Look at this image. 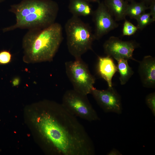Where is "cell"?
I'll return each instance as SVG.
<instances>
[{
  "label": "cell",
  "mask_w": 155,
  "mask_h": 155,
  "mask_svg": "<svg viewBox=\"0 0 155 155\" xmlns=\"http://www.w3.org/2000/svg\"><path fill=\"white\" fill-rule=\"evenodd\" d=\"M36 116V125L42 139L58 155H93V142L75 117L61 104L44 102Z\"/></svg>",
  "instance_id": "obj_1"
},
{
  "label": "cell",
  "mask_w": 155,
  "mask_h": 155,
  "mask_svg": "<svg viewBox=\"0 0 155 155\" xmlns=\"http://www.w3.org/2000/svg\"><path fill=\"white\" fill-rule=\"evenodd\" d=\"M61 25L55 22L43 29L29 30L22 41L23 60L26 63L52 61L63 39Z\"/></svg>",
  "instance_id": "obj_2"
},
{
  "label": "cell",
  "mask_w": 155,
  "mask_h": 155,
  "mask_svg": "<svg viewBox=\"0 0 155 155\" xmlns=\"http://www.w3.org/2000/svg\"><path fill=\"white\" fill-rule=\"evenodd\" d=\"M59 10L58 4L53 0H22L10 6L9 11L15 14L16 22L3 31L46 28L55 22Z\"/></svg>",
  "instance_id": "obj_3"
},
{
  "label": "cell",
  "mask_w": 155,
  "mask_h": 155,
  "mask_svg": "<svg viewBox=\"0 0 155 155\" xmlns=\"http://www.w3.org/2000/svg\"><path fill=\"white\" fill-rule=\"evenodd\" d=\"M65 27L68 50L75 59L81 58L92 49L95 38L89 24L79 17L73 16L68 20Z\"/></svg>",
  "instance_id": "obj_4"
},
{
  "label": "cell",
  "mask_w": 155,
  "mask_h": 155,
  "mask_svg": "<svg viewBox=\"0 0 155 155\" xmlns=\"http://www.w3.org/2000/svg\"><path fill=\"white\" fill-rule=\"evenodd\" d=\"M66 74L73 90L84 95L91 94L94 88V77L81 58L65 63Z\"/></svg>",
  "instance_id": "obj_5"
},
{
  "label": "cell",
  "mask_w": 155,
  "mask_h": 155,
  "mask_svg": "<svg viewBox=\"0 0 155 155\" xmlns=\"http://www.w3.org/2000/svg\"><path fill=\"white\" fill-rule=\"evenodd\" d=\"M61 104L68 112L75 117L90 122L100 119L87 95L73 89L67 90L65 92L62 97Z\"/></svg>",
  "instance_id": "obj_6"
},
{
  "label": "cell",
  "mask_w": 155,
  "mask_h": 155,
  "mask_svg": "<svg viewBox=\"0 0 155 155\" xmlns=\"http://www.w3.org/2000/svg\"><path fill=\"white\" fill-rule=\"evenodd\" d=\"M139 46L134 41H124L118 37L112 36L105 42L103 47L107 55L116 60L124 59L137 61L133 58V53Z\"/></svg>",
  "instance_id": "obj_7"
},
{
  "label": "cell",
  "mask_w": 155,
  "mask_h": 155,
  "mask_svg": "<svg viewBox=\"0 0 155 155\" xmlns=\"http://www.w3.org/2000/svg\"><path fill=\"white\" fill-rule=\"evenodd\" d=\"M91 94L100 107L106 113H121L122 107L120 94L113 87L105 90L94 88Z\"/></svg>",
  "instance_id": "obj_8"
},
{
  "label": "cell",
  "mask_w": 155,
  "mask_h": 155,
  "mask_svg": "<svg viewBox=\"0 0 155 155\" xmlns=\"http://www.w3.org/2000/svg\"><path fill=\"white\" fill-rule=\"evenodd\" d=\"M98 3L97 8L92 15L95 26L94 34L97 40L118 26L104 2Z\"/></svg>",
  "instance_id": "obj_9"
},
{
  "label": "cell",
  "mask_w": 155,
  "mask_h": 155,
  "mask_svg": "<svg viewBox=\"0 0 155 155\" xmlns=\"http://www.w3.org/2000/svg\"><path fill=\"white\" fill-rule=\"evenodd\" d=\"M139 62L138 72L143 86L155 87V58L150 55L144 57Z\"/></svg>",
  "instance_id": "obj_10"
},
{
  "label": "cell",
  "mask_w": 155,
  "mask_h": 155,
  "mask_svg": "<svg viewBox=\"0 0 155 155\" xmlns=\"http://www.w3.org/2000/svg\"><path fill=\"white\" fill-rule=\"evenodd\" d=\"M97 67L99 73L106 82L108 87H113L112 79L117 69L112 57L107 55L98 57Z\"/></svg>",
  "instance_id": "obj_11"
},
{
  "label": "cell",
  "mask_w": 155,
  "mask_h": 155,
  "mask_svg": "<svg viewBox=\"0 0 155 155\" xmlns=\"http://www.w3.org/2000/svg\"><path fill=\"white\" fill-rule=\"evenodd\" d=\"M104 2L116 21L125 19L127 1L125 0H104Z\"/></svg>",
  "instance_id": "obj_12"
},
{
  "label": "cell",
  "mask_w": 155,
  "mask_h": 155,
  "mask_svg": "<svg viewBox=\"0 0 155 155\" xmlns=\"http://www.w3.org/2000/svg\"><path fill=\"white\" fill-rule=\"evenodd\" d=\"M68 9L73 16L78 17L92 15L94 11L90 3L86 0H69Z\"/></svg>",
  "instance_id": "obj_13"
},
{
  "label": "cell",
  "mask_w": 155,
  "mask_h": 155,
  "mask_svg": "<svg viewBox=\"0 0 155 155\" xmlns=\"http://www.w3.org/2000/svg\"><path fill=\"white\" fill-rule=\"evenodd\" d=\"M117 62V71L119 72V80L121 85H125L134 73L132 68L129 66L128 60L121 59L116 60Z\"/></svg>",
  "instance_id": "obj_14"
},
{
  "label": "cell",
  "mask_w": 155,
  "mask_h": 155,
  "mask_svg": "<svg viewBox=\"0 0 155 155\" xmlns=\"http://www.w3.org/2000/svg\"><path fill=\"white\" fill-rule=\"evenodd\" d=\"M130 2L127 5L126 14L131 19H136L149 9V7L144 2H137L133 1Z\"/></svg>",
  "instance_id": "obj_15"
},
{
  "label": "cell",
  "mask_w": 155,
  "mask_h": 155,
  "mask_svg": "<svg viewBox=\"0 0 155 155\" xmlns=\"http://www.w3.org/2000/svg\"><path fill=\"white\" fill-rule=\"evenodd\" d=\"M135 20L137 22V27L138 29L142 30L154 21L151 18L150 13L145 12L138 16Z\"/></svg>",
  "instance_id": "obj_16"
},
{
  "label": "cell",
  "mask_w": 155,
  "mask_h": 155,
  "mask_svg": "<svg viewBox=\"0 0 155 155\" xmlns=\"http://www.w3.org/2000/svg\"><path fill=\"white\" fill-rule=\"evenodd\" d=\"M135 26L129 21L125 20L123 24V34L124 36H131L134 34L138 29Z\"/></svg>",
  "instance_id": "obj_17"
},
{
  "label": "cell",
  "mask_w": 155,
  "mask_h": 155,
  "mask_svg": "<svg viewBox=\"0 0 155 155\" xmlns=\"http://www.w3.org/2000/svg\"><path fill=\"white\" fill-rule=\"evenodd\" d=\"M145 102L147 106L150 109L152 114L155 116V92L148 94L145 98Z\"/></svg>",
  "instance_id": "obj_18"
},
{
  "label": "cell",
  "mask_w": 155,
  "mask_h": 155,
  "mask_svg": "<svg viewBox=\"0 0 155 155\" xmlns=\"http://www.w3.org/2000/svg\"><path fill=\"white\" fill-rule=\"evenodd\" d=\"M12 58V55L9 51L3 50L0 51V64H8L11 61Z\"/></svg>",
  "instance_id": "obj_19"
},
{
  "label": "cell",
  "mask_w": 155,
  "mask_h": 155,
  "mask_svg": "<svg viewBox=\"0 0 155 155\" xmlns=\"http://www.w3.org/2000/svg\"><path fill=\"white\" fill-rule=\"evenodd\" d=\"M149 9L150 10V13L152 18L155 20V1H152L150 4Z\"/></svg>",
  "instance_id": "obj_20"
},
{
  "label": "cell",
  "mask_w": 155,
  "mask_h": 155,
  "mask_svg": "<svg viewBox=\"0 0 155 155\" xmlns=\"http://www.w3.org/2000/svg\"><path fill=\"white\" fill-rule=\"evenodd\" d=\"M107 155H121L122 154L117 150L115 148H113Z\"/></svg>",
  "instance_id": "obj_21"
},
{
  "label": "cell",
  "mask_w": 155,
  "mask_h": 155,
  "mask_svg": "<svg viewBox=\"0 0 155 155\" xmlns=\"http://www.w3.org/2000/svg\"><path fill=\"white\" fill-rule=\"evenodd\" d=\"M20 83V79L18 78H15L12 80V84L14 86L18 85Z\"/></svg>",
  "instance_id": "obj_22"
},
{
  "label": "cell",
  "mask_w": 155,
  "mask_h": 155,
  "mask_svg": "<svg viewBox=\"0 0 155 155\" xmlns=\"http://www.w3.org/2000/svg\"><path fill=\"white\" fill-rule=\"evenodd\" d=\"M142 1L144 2L146 4H150L152 1H155V0H141Z\"/></svg>",
  "instance_id": "obj_23"
},
{
  "label": "cell",
  "mask_w": 155,
  "mask_h": 155,
  "mask_svg": "<svg viewBox=\"0 0 155 155\" xmlns=\"http://www.w3.org/2000/svg\"><path fill=\"white\" fill-rule=\"evenodd\" d=\"M89 2H97L98 3L100 2V0H86Z\"/></svg>",
  "instance_id": "obj_24"
},
{
  "label": "cell",
  "mask_w": 155,
  "mask_h": 155,
  "mask_svg": "<svg viewBox=\"0 0 155 155\" xmlns=\"http://www.w3.org/2000/svg\"><path fill=\"white\" fill-rule=\"evenodd\" d=\"M127 1L128 2H132L133 1H134L135 0H125Z\"/></svg>",
  "instance_id": "obj_25"
},
{
  "label": "cell",
  "mask_w": 155,
  "mask_h": 155,
  "mask_svg": "<svg viewBox=\"0 0 155 155\" xmlns=\"http://www.w3.org/2000/svg\"><path fill=\"white\" fill-rule=\"evenodd\" d=\"M4 0H0V3L3 1Z\"/></svg>",
  "instance_id": "obj_26"
}]
</instances>
